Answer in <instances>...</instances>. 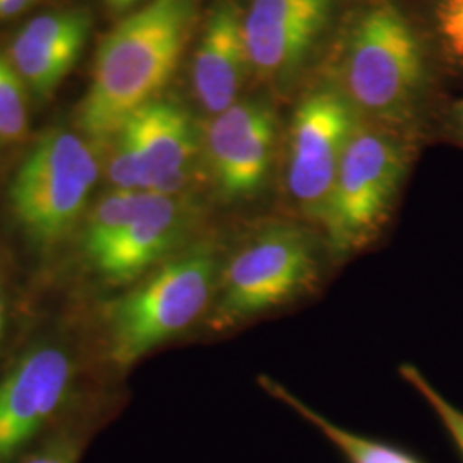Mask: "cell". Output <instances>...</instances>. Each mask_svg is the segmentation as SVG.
<instances>
[{
    "label": "cell",
    "instance_id": "cell-1",
    "mask_svg": "<svg viewBox=\"0 0 463 463\" xmlns=\"http://www.w3.org/2000/svg\"><path fill=\"white\" fill-rule=\"evenodd\" d=\"M198 14V0H149L101 42L80 107V133L107 145L174 74Z\"/></svg>",
    "mask_w": 463,
    "mask_h": 463
},
{
    "label": "cell",
    "instance_id": "cell-2",
    "mask_svg": "<svg viewBox=\"0 0 463 463\" xmlns=\"http://www.w3.org/2000/svg\"><path fill=\"white\" fill-rule=\"evenodd\" d=\"M326 256L323 235L298 222L273 220L249 231L222 258L206 328L241 330L313 296Z\"/></svg>",
    "mask_w": 463,
    "mask_h": 463
},
{
    "label": "cell",
    "instance_id": "cell-3",
    "mask_svg": "<svg viewBox=\"0 0 463 463\" xmlns=\"http://www.w3.org/2000/svg\"><path fill=\"white\" fill-rule=\"evenodd\" d=\"M222 258L213 241H194L107 302L101 323L110 361L120 367L136 364L204 321Z\"/></svg>",
    "mask_w": 463,
    "mask_h": 463
},
{
    "label": "cell",
    "instance_id": "cell-4",
    "mask_svg": "<svg viewBox=\"0 0 463 463\" xmlns=\"http://www.w3.org/2000/svg\"><path fill=\"white\" fill-rule=\"evenodd\" d=\"M407 164V151L395 136L357 126L317 222L330 260L347 261L378 242L393 213Z\"/></svg>",
    "mask_w": 463,
    "mask_h": 463
},
{
    "label": "cell",
    "instance_id": "cell-5",
    "mask_svg": "<svg viewBox=\"0 0 463 463\" xmlns=\"http://www.w3.org/2000/svg\"><path fill=\"white\" fill-rule=\"evenodd\" d=\"M99 153L83 134L50 129L21 165L9 187V204L23 232L53 246L81 227L99 181Z\"/></svg>",
    "mask_w": 463,
    "mask_h": 463
},
{
    "label": "cell",
    "instance_id": "cell-6",
    "mask_svg": "<svg viewBox=\"0 0 463 463\" xmlns=\"http://www.w3.org/2000/svg\"><path fill=\"white\" fill-rule=\"evenodd\" d=\"M345 83L352 99L381 118H398L424 81L420 43L392 0H373L348 38Z\"/></svg>",
    "mask_w": 463,
    "mask_h": 463
},
{
    "label": "cell",
    "instance_id": "cell-7",
    "mask_svg": "<svg viewBox=\"0 0 463 463\" xmlns=\"http://www.w3.org/2000/svg\"><path fill=\"white\" fill-rule=\"evenodd\" d=\"M109 179L114 191L184 194L199 151L187 110L155 99L137 109L112 139Z\"/></svg>",
    "mask_w": 463,
    "mask_h": 463
},
{
    "label": "cell",
    "instance_id": "cell-8",
    "mask_svg": "<svg viewBox=\"0 0 463 463\" xmlns=\"http://www.w3.org/2000/svg\"><path fill=\"white\" fill-rule=\"evenodd\" d=\"M357 126L345 99L331 90L316 91L298 105L288 134L285 187L306 218L319 222Z\"/></svg>",
    "mask_w": 463,
    "mask_h": 463
},
{
    "label": "cell",
    "instance_id": "cell-9",
    "mask_svg": "<svg viewBox=\"0 0 463 463\" xmlns=\"http://www.w3.org/2000/svg\"><path fill=\"white\" fill-rule=\"evenodd\" d=\"M72 380V355L55 342L28 348L0 378V463H16L47 434Z\"/></svg>",
    "mask_w": 463,
    "mask_h": 463
},
{
    "label": "cell",
    "instance_id": "cell-10",
    "mask_svg": "<svg viewBox=\"0 0 463 463\" xmlns=\"http://www.w3.org/2000/svg\"><path fill=\"white\" fill-rule=\"evenodd\" d=\"M196 213L184 194L145 191L131 216L90 266L110 285H129L194 242Z\"/></svg>",
    "mask_w": 463,
    "mask_h": 463
},
{
    "label": "cell",
    "instance_id": "cell-11",
    "mask_svg": "<svg viewBox=\"0 0 463 463\" xmlns=\"http://www.w3.org/2000/svg\"><path fill=\"white\" fill-rule=\"evenodd\" d=\"M275 148V118L258 101H237L212 120L204 153L220 196L248 201L265 187Z\"/></svg>",
    "mask_w": 463,
    "mask_h": 463
},
{
    "label": "cell",
    "instance_id": "cell-12",
    "mask_svg": "<svg viewBox=\"0 0 463 463\" xmlns=\"http://www.w3.org/2000/svg\"><path fill=\"white\" fill-rule=\"evenodd\" d=\"M335 0H252L242 17L250 67L265 78L290 74L315 49Z\"/></svg>",
    "mask_w": 463,
    "mask_h": 463
},
{
    "label": "cell",
    "instance_id": "cell-13",
    "mask_svg": "<svg viewBox=\"0 0 463 463\" xmlns=\"http://www.w3.org/2000/svg\"><path fill=\"white\" fill-rule=\"evenodd\" d=\"M242 17L235 0H218L199 38L193 83L201 107L213 116L237 103L249 66Z\"/></svg>",
    "mask_w": 463,
    "mask_h": 463
},
{
    "label": "cell",
    "instance_id": "cell-14",
    "mask_svg": "<svg viewBox=\"0 0 463 463\" xmlns=\"http://www.w3.org/2000/svg\"><path fill=\"white\" fill-rule=\"evenodd\" d=\"M258 384L269 397L279 400L280 403L292 409L298 417L315 426L316 430L344 455L347 463H424L403 448L378 441L363 434H355L352 430H344L342 426H336L330 419L319 414L313 407L304 403V400H300L290 390H287L280 381L273 380L266 374H260Z\"/></svg>",
    "mask_w": 463,
    "mask_h": 463
},
{
    "label": "cell",
    "instance_id": "cell-15",
    "mask_svg": "<svg viewBox=\"0 0 463 463\" xmlns=\"http://www.w3.org/2000/svg\"><path fill=\"white\" fill-rule=\"evenodd\" d=\"M80 55L81 50L47 47L19 36H14L7 53L28 91L38 99H47L59 88Z\"/></svg>",
    "mask_w": 463,
    "mask_h": 463
},
{
    "label": "cell",
    "instance_id": "cell-16",
    "mask_svg": "<svg viewBox=\"0 0 463 463\" xmlns=\"http://www.w3.org/2000/svg\"><path fill=\"white\" fill-rule=\"evenodd\" d=\"M28 93L11 59L0 52V148L14 146L28 133Z\"/></svg>",
    "mask_w": 463,
    "mask_h": 463
},
{
    "label": "cell",
    "instance_id": "cell-17",
    "mask_svg": "<svg viewBox=\"0 0 463 463\" xmlns=\"http://www.w3.org/2000/svg\"><path fill=\"white\" fill-rule=\"evenodd\" d=\"M400 378L405 381L414 392L419 393L430 407V411L439 419L443 428L451 438L453 445L463 458V411L453 405L443 393H439L422 371L414 364H402L398 367Z\"/></svg>",
    "mask_w": 463,
    "mask_h": 463
},
{
    "label": "cell",
    "instance_id": "cell-18",
    "mask_svg": "<svg viewBox=\"0 0 463 463\" xmlns=\"http://www.w3.org/2000/svg\"><path fill=\"white\" fill-rule=\"evenodd\" d=\"M86 436L78 428H61L47 432L16 463H80Z\"/></svg>",
    "mask_w": 463,
    "mask_h": 463
},
{
    "label": "cell",
    "instance_id": "cell-19",
    "mask_svg": "<svg viewBox=\"0 0 463 463\" xmlns=\"http://www.w3.org/2000/svg\"><path fill=\"white\" fill-rule=\"evenodd\" d=\"M436 30L445 49L455 59L463 61V0H439Z\"/></svg>",
    "mask_w": 463,
    "mask_h": 463
},
{
    "label": "cell",
    "instance_id": "cell-20",
    "mask_svg": "<svg viewBox=\"0 0 463 463\" xmlns=\"http://www.w3.org/2000/svg\"><path fill=\"white\" fill-rule=\"evenodd\" d=\"M38 0H0V19L19 16L28 11Z\"/></svg>",
    "mask_w": 463,
    "mask_h": 463
},
{
    "label": "cell",
    "instance_id": "cell-21",
    "mask_svg": "<svg viewBox=\"0 0 463 463\" xmlns=\"http://www.w3.org/2000/svg\"><path fill=\"white\" fill-rule=\"evenodd\" d=\"M5 315H7V300H5L4 287L0 285V340H2L4 328H5Z\"/></svg>",
    "mask_w": 463,
    "mask_h": 463
},
{
    "label": "cell",
    "instance_id": "cell-22",
    "mask_svg": "<svg viewBox=\"0 0 463 463\" xmlns=\"http://www.w3.org/2000/svg\"><path fill=\"white\" fill-rule=\"evenodd\" d=\"M105 2H107V5H110L116 11H126L134 5L133 0H105Z\"/></svg>",
    "mask_w": 463,
    "mask_h": 463
},
{
    "label": "cell",
    "instance_id": "cell-23",
    "mask_svg": "<svg viewBox=\"0 0 463 463\" xmlns=\"http://www.w3.org/2000/svg\"><path fill=\"white\" fill-rule=\"evenodd\" d=\"M455 117H457V124H458V128L462 129L463 133V101H460V103L455 107Z\"/></svg>",
    "mask_w": 463,
    "mask_h": 463
},
{
    "label": "cell",
    "instance_id": "cell-24",
    "mask_svg": "<svg viewBox=\"0 0 463 463\" xmlns=\"http://www.w3.org/2000/svg\"><path fill=\"white\" fill-rule=\"evenodd\" d=\"M136 2H137V0H133V4H136Z\"/></svg>",
    "mask_w": 463,
    "mask_h": 463
}]
</instances>
